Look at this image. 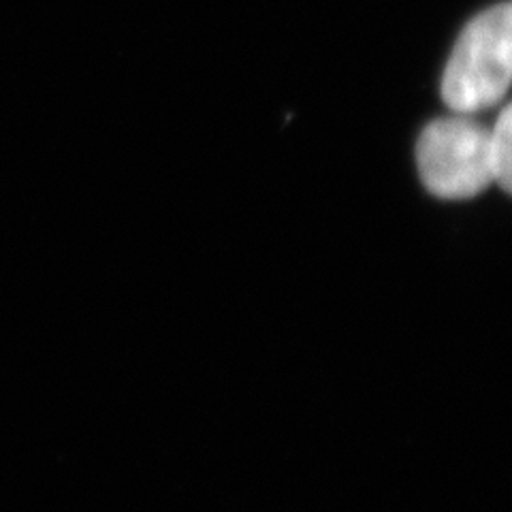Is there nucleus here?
Listing matches in <instances>:
<instances>
[{"label": "nucleus", "mask_w": 512, "mask_h": 512, "mask_svg": "<svg viewBox=\"0 0 512 512\" xmlns=\"http://www.w3.org/2000/svg\"><path fill=\"white\" fill-rule=\"evenodd\" d=\"M512 86V3L495 5L461 30L446 62L442 99L472 116L504 99Z\"/></svg>", "instance_id": "obj_1"}, {"label": "nucleus", "mask_w": 512, "mask_h": 512, "mask_svg": "<svg viewBox=\"0 0 512 512\" xmlns=\"http://www.w3.org/2000/svg\"><path fill=\"white\" fill-rule=\"evenodd\" d=\"M416 165L431 195L472 199L495 182L491 131L463 114L434 120L416 143Z\"/></svg>", "instance_id": "obj_2"}, {"label": "nucleus", "mask_w": 512, "mask_h": 512, "mask_svg": "<svg viewBox=\"0 0 512 512\" xmlns=\"http://www.w3.org/2000/svg\"><path fill=\"white\" fill-rule=\"evenodd\" d=\"M493 180L512 195V105H508L491 128Z\"/></svg>", "instance_id": "obj_3"}]
</instances>
